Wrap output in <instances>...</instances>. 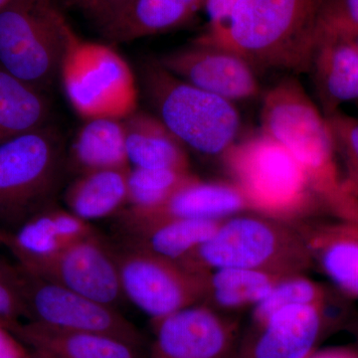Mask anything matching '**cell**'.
Returning <instances> with one entry per match:
<instances>
[{
	"mask_svg": "<svg viewBox=\"0 0 358 358\" xmlns=\"http://www.w3.org/2000/svg\"><path fill=\"white\" fill-rule=\"evenodd\" d=\"M47 115L41 91L0 68V143L43 128Z\"/></svg>",
	"mask_w": 358,
	"mask_h": 358,
	"instance_id": "26",
	"label": "cell"
},
{
	"mask_svg": "<svg viewBox=\"0 0 358 358\" xmlns=\"http://www.w3.org/2000/svg\"><path fill=\"white\" fill-rule=\"evenodd\" d=\"M282 278L251 268H217L207 274L202 303L221 313L253 308Z\"/></svg>",
	"mask_w": 358,
	"mask_h": 358,
	"instance_id": "25",
	"label": "cell"
},
{
	"mask_svg": "<svg viewBox=\"0 0 358 358\" xmlns=\"http://www.w3.org/2000/svg\"><path fill=\"white\" fill-rule=\"evenodd\" d=\"M313 262L343 294L358 299V225L345 221L303 231Z\"/></svg>",
	"mask_w": 358,
	"mask_h": 358,
	"instance_id": "20",
	"label": "cell"
},
{
	"mask_svg": "<svg viewBox=\"0 0 358 358\" xmlns=\"http://www.w3.org/2000/svg\"><path fill=\"white\" fill-rule=\"evenodd\" d=\"M11 331L32 350L54 358H143V348L107 334L18 322Z\"/></svg>",
	"mask_w": 358,
	"mask_h": 358,
	"instance_id": "18",
	"label": "cell"
},
{
	"mask_svg": "<svg viewBox=\"0 0 358 358\" xmlns=\"http://www.w3.org/2000/svg\"><path fill=\"white\" fill-rule=\"evenodd\" d=\"M145 358H230L239 338L234 320L203 303L152 320Z\"/></svg>",
	"mask_w": 358,
	"mask_h": 358,
	"instance_id": "12",
	"label": "cell"
},
{
	"mask_svg": "<svg viewBox=\"0 0 358 358\" xmlns=\"http://www.w3.org/2000/svg\"><path fill=\"white\" fill-rule=\"evenodd\" d=\"M95 232L92 223L51 204L10 232L6 247L17 265L28 268Z\"/></svg>",
	"mask_w": 358,
	"mask_h": 358,
	"instance_id": "15",
	"label": "cell"
},
{
	"mask_svg": "<svg viewBox=\"0 0 358 358\" xmlns=\"http://www.w3.org/2000/svg\"><path fill=\"white\" fill-rule=\"evenodd\" d=\"M141 73L155 115L185 148L216 157L236 143L241 120L233 102L174 76L157 61Z\"/></svg>",
	"mask_w": 358,
	"mask_h": 358,
	"instance_id": "4",
	"label": "cell"
},
{
	"mask_svg": "<svg viewBox=\"0 0 358 358\" xmlns=\"http://www.w3.org/2000/svg\"><path fill=\"white\" fill-rule=\"evenodd\" d=\"M62 166L60 145L45 127L0 143V228L13 232L53 204Z\"/></svg>",
	"mask_w": 358,
	"mask_h": 358,
	"instance_id": "8",
	"label": "cell"
},
{
	"mask_svg": "<svg viewBox=\"0 0 358 358\" xmlns=\"http://www.w3.org/2000/svg\"><path fill=\"white\" fill-rule=\"evenodd\" d=\"M13 1H14V0H0V11L6 8V7Z\"/></svg>",
	"mask_w": 358,
	"mask_h": 358,
	"instance_id": "38",
	"label": "cell"
},
{
	"mask_svg": "<svg viewBox=\"0 0 358 358\" xmlns=\"http://www.w3.org/2000/svg\"><path fill=\"white\" fill-rule=\"evenodd\" d=\"M223 220L162 219L128 221L119 219L122 243L131 245L174 262L210 239Z\"/></svg>",
	"mask_w": 358,
	"mask_h": 358,
	"instance_id": "19",
	"label": "cell"
},
{
	"mask_svg": "<svg viewBox=\"0 0 358 358\" xmlns=\"http://www.w3.org/2000/svg\"><path fill=\"white\" fill-rule=\"evenodd\" d=\"M179 264L203 274L240 268L289 277L303 275L313 262L303 230L282 219L242 212L224 219L215 234Z\"/></svg>",
	"mask_w": 358,
	"mask_h": 358,
	"instance_id": "3",
	"label": "cell"
},
{
	"mask_svg": "<svg viewBox=\"0 0 358 358\" xmlns=\"http://www.w3.org/2000/svg\"><path fill=\"white\" fill-rule=\"evenodd\" d=\"M358 33V0H326L320 13L315 43L326 37L352 38Z\"/></svg>",
	"mask_w": 358,
	"mask_h": 358,
	"instance_id": "30",
	"label": "cell"
},
{
	"mask_svg": "<svg viewBox=\"0 0 358 358\" xmlns=\"http://www.w3.org/2000/svg\"><path fill=\"white\" fill-rule=\"evenodd\" d=\"M0 324H1V326H4L3 324H2V322H0ZM4 327H6V326H4Z\"/></svg>",
	"mask_w": 358,
	"mask_h": 358,
	"instance_id": "41",
	"label": "cell"
},
{
	"mask_svg": "<svg viewBox=\"0 0 358 358\" xmlns=\"http://www.w3.org/2000/svg\"><path fill=\"white\" fill-rule=\"evenodd\" d=\"M122 122L131 167L190 171L186 148L157 115L136 110Z\"/></svg>",
	"mask_w": 358,
	"mask_h": 358,
	"instance_id": "21",
	"label": "cell"
},
{
	"mask_svg": "<svg viewBox=\"0 0 358 358\" xmlns=\"http://www.w3.org/2000/svg\"><path fill=\"white\" fill-rule=\"evenodd\" d=\"M0 358H35V355L10 329L0 324Z\"/></svg>",
	"mask_w": 358,
	"mask_h": 358,
	"instance_id": "33",
	"label": "cell"
},
{
	"mask_svg": "<svg viewBox=\"0 0 358 358\" xmlns=\"http://www.w3.org/2000/svg\"><path fill=\"white\" fill-rule=\"evenodd\" d=\"M262 127L300 166L322 206L358 225V196L339 173L326 117L298 80L286 78L265 94Z\"/></svg>",
	"mask_w": 358,
	"mask_h": 358,
	"instance_id": "1",
	"label": "cell"
},
{
	"mask_svg": "<svg viewBox=\"0 0 358 358\" xmlns=\"http://www.w3.org/2000/svg\"><path fill=\"white\" fill-rule=\"evenodd\" d=\"M352 39L353 40V42H355V45H357L358 48V33L357 35H355Z\"/></svg>",
	"mask_w": 358,
	"mask_h": 358,
	"instance_id": "40",
	"label": "cell"
},
{
	"mask_svg": "<svg viewBox=\"0 0 358 358\" xmlns=\"http://www.w3.org/2000/svg\"><path fill=\"white\" fill-rule=\"evenodd\" d=\"M24 270L110 307L126 301L115 246L98 231Z\"/></svg>",
	"mask_w": 358,
	"mask_h": 358,
	"instance_id": "11",
	"label": "cell"
},
{
	"mask_svg": "<svg viewBox=\"0 0 358 358\" xmlns=\"http://www.w3.org/2000/svg\"><path fill=\"white\" fill-rule=\"evenodd\" d=\"M326 334L324 303L289 306L251 324L230 358H308Z\"/></svg>",
	"mask_w": 358,
	"mask_h": 358,
	"instance_id": "14",
	"label": "cell"
},
{
	"mask_svg": "<svg viewBox=\"0 0 358 358\" xmlns=\"http://www.w3.org/2000/svg\"><path fill=\"white\" fill-rule=\"evenodd\" d=\"M131 169L79 174L66 188V208L90 223L119 215L128 206Z\"/></svg>",
	"mask_w": 358,
	"mask_h": 358,
	"instance_id": "22",
	"label": "cell"
},
{
	"mask_svg": "<svg viewBox=\"0 0 358 358\" xmlns=\"http://www.w3.org/2000/svg\"><path fill=\"white\" fill-rule=\"evenodd\" d=\"M326 120L336 155L345 166L346 185L358 196V119L339 110Z\"/></svg>",
	"mask_w": 358,
	"mask_h": 358,
	"instance_id": "29",
	"label": "cell"
},
{
	"mask_svg": "<svg viewBox=\"0 0 358 358\" xmlns=\"http://www.w3.org/2000/svg\"><path fill=\"white\" fill-rule=\"evenodd\" d=\"M308 73L324 117L338 112L343 103L358 101V48L352 38L317 40Z\"/></svg>",
	"mask_w": 358,
	"mask_h": 358,
	"instance_id": "17",
	"label": "cell"
},
{
	"mask_svg": "<svg viewBox=\"0 0 358 358\" xmlns=\"http://www.w3.org/2000/svg\"><path fill=\"white\" fill-rule=\"evenodd\" d=\"M134 0H96L94 21L101 30L122 15Z\"/></svg>",
	"mask_w": 358,
	"mask_h": 358,
	"instance_id": "34",
	"label": "cell"
},
{
	"mask_svg": "<svg viewBox=\"0 0 358 358\" xmlns=\"http://www.w3.org/2000/svg\"><path fill=\"white\" fill-rule=\"evenodd\" d=\"M33 352H34L35 358H54L49 357V355H45V353L35 352V350H33Z\"/></svg>",
	"mask_w": 358,
	"mask_h": 358,
	"instance_id": "39",
	"label": "cell"
},
{
	"mask_svg": "<svg viewBox=\"0 0 358 358\" xmlns=\"http://www.w3.org/2000/svg\"><path fill=\"white\" fill-rule=\"evenodd\" d=\"M25 317L24 305L18 286L17 267L0 260V322L11 329Z\"/></svg>",
	"mask_w": 358,
	"mask_h": 358,
	"instance_id": "31",
	"label": "cell"
},
{
	"mask_svg": "<svg viewBox=\"0 0 358 358\" xmlns=\"http://www.w3.org/2000/svg\"><path fill=\"white\" fill-rule=\"evenodd\" d=\"M59 76L71 107L85 121H124L138 110V84L129 63L112 47L80 38L72 27Z\"/></svg>",
	"mask_w": 358,
	"mask_h": 358,
	"instance_id": "6",
	"label": "cell"
},
{
	"mask_svg": "<svg viewBox=\"0 0 358 358\" xmlns=\"http://www.w3.org/2000/svg\"><path fill=\"white\" fill-rule=\"evenodd\" d=\"M70 29L53 0H14L0 11V68L41 91L59 75Z\"/></svg>",
	"mask_w": 358,
	"mask_h": 358,
	"instance_id": "7",
	"label": "cell"
},
{
	"mask_svg": "<svg viewBox=\"0 0 358 358\" xmlns=\"http://www.w3.org/2000/svg\"><path fill=\"white\" fill-rule=\"evenodd\" d=\"M122 293L152 320L162 319L203 301L207 274L145 250L115 246Z\"/></svg>",
	"mask_w": 358,
	"mask_h": 358,
	"instance_id": "9",
	"label": "cell"
},
{
	"mask_svg": "<svg viewBox=\"0 0 358 358\" xmlns=\"http://www.w3.org/2000/svg\"><path fill=\"white\" fill-rule=\"evenodd\" d=\"M327 298L326 289L303 275L282 278L272 291L253 307L251 324H258L273 313L294 305H322Z\"/></svg>",
	"mask_w": 358,
	"mask_h": 358,
	"instance_id": "28",
	"label": "cell"
},
{
	"mask_svg": "<svg viewBox=\"0 0 358 358\" xmlns=\"http://www.w3.org/2000/svg\"><path fill=\"white\" fill-rule=\"evenodd\" d=\"M71 6L77 7L94 20L96 13V0H64Z\"/></svg>",
	"mask_w": 358,
	"mask_h": 358,
	"instance_id": "36",
	"label": "cell"
},
{
	"mask_svg": "<svg viewBox=\"0 0 358 358\" xmlns=\"http://www.w3.org/2000/svg\"><path fill=\"white\" fill-rule=\"evenodd\" d=\"M223 157L257 213L288 221L322 207L294 157L263 131L236 141Z\"/></svg>",
	"mask_w": 358,
	"mask_h": 358,
	"instance_id": "5",
	"label": "cell"
},
{
	"mask_svg": "<svg viewBox=\"0 0 358 358\" xmlns=\"http://www.w3.org/2000/svg\"><path fill=\"white\" fill-rule=\"evenodd\" d=\"M9 235H10V232L0 228V246H6L7 241H8Z\"/></svg>",
	"mask_w": 358,
	"mask_h": 358,
	"instance_id": "37",
	"label": "cell"
},
{
	"mask_svg": "<svg viewBox=\"0 0 358 358\" xmlns=\"http://www.w3.org/2000/svg\"><path fill=\"white\" fill-rule=\"evenodd\" d=\"M70 162L78 176L106 169H131L124 122L114 119L86 121L73 141Z\"/></svg>",
	"mask_w": 358,
	"mask_h": 358,
	"instance_id": "24",
	"label": "cell"
},
{
	"mask_svg": "<svg viewBox=\"0 0 358 358\" xmlns=\"http://www.w3.org/2000/svg\"><path fill=\"white\" fill-rule=\"evenodd\" d=\"M308 358H358V352L348 348H333L313 352Z\"/></svg>",
	"mask_w": 358,
	"mask_h": 358,
	"instance_id": "35",
	"label": "cell"
},
{
	"mask_svg": "<svg viewBox=\"0 0 358 358\" xmlns=\"http://www.w3.org/2000/svg\"><path fill=\"white\" fill-rule=\"evenodd\" d=\"M249 209L246 197L235 183L206 182L199 178L183 186L157 208L147 211L124 208L117 218L128 221L162 219L220 221Z\"/></svg>",
	"mask_w": 358,
	"mask_h": 358,
	"instance_id": "16",
	"label": "cell"
},
{
	"mask_svg": "<svg viewBox=\"0 0 358 358\" xmlns=\"http://www.w3.org/2000/svg\"><path fill=\"white\" fill-rule=\"evenodd\" d=\"M190 171L169 169H133L129 176V199L126 208L147 211L166 202L183 186L196 180Z\"/></svg>",
	"mask_w": 358,
	"mask_h": 358,
	"instance_id": "27",
	"label": "cell"
},
{
	"mask_svg": "<svg viewBox=\"0 0 358 358\" xmlns=\"http://www.w3.org/2000/svg\"><path fill=\"white\" fill-rule=\"evenodd\" d=\"M240 1L241 0H206L204 9L209 20L206 33H216L222 30Z\"/></svg>",
	"mask_w": 358,
	"mask_h": 358,
	"instance_id": "32",
	"label": "cell"
},
{
	"mask_svg": "<svg viewBox=\"0 0 358 358\" xmlns=\"http://www.w3.org/2000/svg\"><path fill=\"white\" fill-rule=\"evenodd\" d=\"M206 0H134L120 17L103 28L115 41H133L171 31L192 20Z\"/></svg>",
	"mask_w": 358,
	"mask_h": 358,
	"instance_id": "23",
	"label": "cell"
},
{
	"mask_svg": "<svg viewBox=\"0 0 358 358\" xmlns=\"http://www.w3.org/2000/svg\"><path fill=\"white\" fill-rule=\"evenodd\" d=\"M326 0H241L227 25L197 38L235 52L254 69L308 73Z\"/></svg>",
	"mask_w": 358,
	"mask_h": 358,
	"instance_id": "2",
	"label": "cell"
},
{
	"mask_svg": "<svg viewBox=\"0 0 358 358\" xmlns=\"http://www.w3.org/2000/svg\"><path fill=\"white\" fill-rule=\"evenodd\" d=\"M16 267L28 322L66 331L107 334L143 348V334L117 308L30 274L17 264Z\"/></svg>",
	"mask_w": 358,
	"mask_h": 358,
	"instance_id": "10",
	"label": "cell"
},
{
	"mask_svg": "<svg viewBox=\"0 0 358 358\" xmlns=\"http://www.w3.org/2000/svg\"><path fill=\"white\" fill-rule=\"evenodd\" d=\"M183 81L226 100H248L260 93L255 69L235 52L194 40L157 60Z\"/></svg>",
	"mask_w": 358,
	"mask_h": 358,
	"instance_id": "13",
	"label": "cell"
}]
</instances>
